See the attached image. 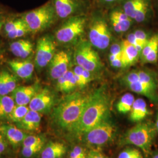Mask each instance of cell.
<instances>
[{"mask_svg": "<svg viewBox=\"0 0 158 158\" xmlns=\"http://www.w3.org/2000/svg\"><path fill=\"white\" fill-rule=\"evenodd\" d=\"M115 133V125L107 117L83 135L84 140L88 145L100 147L111 141Z\"/></svg>", "mask_w": 158, "mask_h": 158, "instance_id": "52a82bcc", "label": "cell"}, {"mask_svg": "<svg viewBox=\"0 0 158 158\" xmlns=\"http://www.w3.org/2000/svg\"><path fill=\"white\" fill-rule=\"evenodd\" d=\"M40 114V113L30 110L21 121L16 123L17 127L21 130L28 132L38 131L40 129L41 122Z\"/></svg>", "mask_w": 158, "mask_h": 158, "instance_id": "d6986e66", "label": "cell"}, {"mask_svg": "<svg viewBox=\"0 0 158 158\" xmlns=\"http://www.w3.org/2000/svg\"><path fill=\"white\" fill-rule=\"evenodd\" d=\"M6 23V17L2 14V12H0V31H1L3 25H4Z\"/></svg>", "mask_w": 158, "mask_h": 158, "instance_id": "7dc6e473", "label": "cell"}, {"mask_svg": "<svg viewBox=\"0 0 158 158\" xmlns=\"http://www.w3.org/2000/svg\"><path fill=\"white\" fill-rule=\"evenodd\" d=\"M0 132L6 141L14 147H18L23 143L27 136V134L17 126L9 124L0 125Z\"/></svg>", "mask_w": 158, "mask_h": 158, "instance_id": "e0dca14e", "label": "cell"}, {"mask_svg": "<svg viewBox=\"0 0 158 158\" xmlns=\"http://www.w3.org/2000/svg\"><path fill=\"white\" fill-rule=\"evenodd\" d=\"M56 49L55 38L51 35L40 37L37 42L34 59L35 67L39 71L45 68L55 56Z\"/></svg>", "mask_w": 158, "mask_h": 158, "instance_id": "9c48e42d", "label": "cell"}, {"mask_svg": "<svg viewBox=\"0 0 158 158\" xmlns=\"http://www.w3.org/2000/svg\"><path fill=\"white\" fill-rule=\"evenodd\" d=\"M56 103V96L53 91L44 88L40 90L34 96L29 104L31 110L40 114L49 113Z\"/></svg>", "mask_w": 158, "mask_h": 158, "instance_id": "8fae6325", "label": "cell"}, {"mask_svg": "<svg viewBox=\"0 0 158 158\" xmlns=\"http://www.w3.org/2000/svg\"><path fill=\"white\" fill-rule=\"evenodd\" d=\"M156 130H158V114L157 115V118H156Z\"/></svg>", "mask_w": 158, "mask_h": 158, "instance_id": "681fc988", "label": "cell"}, {"mask_svg": "<svg viewBox=\"0 0 158 158\" xmlns=\"http://www.w3.org/2000/svg\"><path fill=\"white\" fill-rule=\"evenodd\" d=\"M123 0H97L98 3L102 6H108L114 5L116 3L121 2Z\"/></svg>", "mask_w": 158, "mask_h": 158, "instance_id": "f6af8a7d", "label": "cell"}, {"mask_svg": "<svg viewBox=\"0 0 158 158\" xmlns=\"http://www.w3.org/2000/svg\"><path fill=\"white\" fill-rule=\"evenodd\" d=\"M10 48L12 53L21 59H28L34 52V45L29 40L14 41L11 44Z\"/></svg>", "mask_w": 158, "mask_h": 158, "instance_id": "ffe728a7", "label": "cell"}, {"mask_svg": "<svg viewBox=\"0 0 158 158\" xmlns=\"http://www.w3.org/2000/svg\"><path fill=\"white\" fill-rule=\"evenodd\" d=\"M139 151L135 148H128L119 153L118 158H134Z\"/></svg>", "mask_w": 158, "mask_h": 158, "instance_id": "f35d334b", "label": "cell"}, {"mask_svg": "<svg viewBox=\"0 0 158 158\" xmlns=\"http://www.w3.org/2000/svg\"><path fill=\"white\" fill-rule=\"evenodd\" d=\"M1 11H2V10H1V7H0V12H2Z\"/></svg>", "mask_w": 158, "mask_h": 158, "instance_id": "db71d44e", "label": "cell"}, {"mask_svg": "<svg viewBox=\"0 0 158 158\" xmlns=\"http://www.w3.org/2000/svg\"><path fill=\"white\" fill-rule=\"evenodd\" d=\"M120 7L133 21L138 23L148 19L153 12L152 0H123Z\"/></svg>", "mask_w": 158, "mask_h": 158, "instance_id": "30bf717a", "label": "cell"}, {"mask_svg": "<svg viewBox=\"0 0 158 158\" xmlns=\"http://www.w3.org/2000/svg\"><path fill=\"white\" fill-rule=\"evenodd\" d=\"M15 105L12 97L0 96V120L7 119Z\"/></svg>", "mask_w": 158, "mask_h": 158, "instance_id": "484cf974", "label": "cell"}, {"mask_svg": "<svg viewBox=\"0 0 158 158\" xmlns=\"http://www.w3.org/2000/svg\"><path fill=\"white\" fill-rule=\"evenodd\" d=\"M4 82L6 83V87L9 91L10 93H12L17 88V76L9 73L6 70L2 71Z\"/></svg>", "mask_w": 158, "mask_h": 158, "instance_id": "f1b7e54d", "label": "cell"}, {"mask_svg": "<svg viewBox=\"0 0 158 158\" xmlns=\"http://www.w3.org/2000/svg\"><path fill=\"white\" fill-rule=\"evenodd\" d=\"M155 4L157 6V8L158 9V0H155Z\"/></svg>", "mask_w": 158, "mask_h": 158, "instance_id": "f907efd6", "label": "cell"}, {"mask_svg": "<svg viewBox=\"0 0 158 158\" xmlns=\"http://www.w3.org/2000/svg\"><path fill=\"white\" fill-rule=\"evenodd\" d=\"M66 151L67 147L62 142H50L42 149L41 158H62Z\"/></svg>", "mask_w": 158, "mask_h": 158, "instance_id": "603a6c76", "label": "cell"}, {"mask_svg": "<svg viewBox=\"0 0 158 158\" xmlns=\"http://www.w3.org/2000/svg\"><path fill=\"white\" fill-rule=\"evenodd\" d=\"M109 60H110V62L111 63V65L114 68H124L121 57L115 56L113 55L110 54Z\"/></svg>", "mask_w": 158, "mask_h": 158, "instance_id": "60d3db41", "label": "cell"}, {"mask_svg": "<svg viewBox=\"0 0 158 158\" xmlns=\"http://www.w3.org/2000/svg\"><path fill=\"white\" fill-rule=\"evenodd\" d=\"M70 158H87V155L82 147L76 146L70 153Z\"/></svg>", "mask_w": 158, "mask_h": 158, "instance_id": "d590c367", "label": "cell"}, {"mask_svg": "<svg viewBox=\"0 0 158 158\" xmlns=\"http://www.w3.org/2000/svg\"><path fill=\"white\" fill-rule=\"evenodd\" d=\"M44 147V145H40L32 147H23L21 150L22 155L24 158H34L40 153Z\"/></svg>", "mask_w": 158, "mask_h": 158, "instance_id": "4dcf8cb0", "label": "cell"}, {"mask_svg": "<svg viewBox=\"0 0 158 158\" xmlns=\"http://www.w3.org/2000/svg\"><path fill=\"white\" fill-rule=\"evenodd\" d=\"M10 93L8 90L2 75V71L0 72V96H6Z\"/></svg>", "mask_w": 158, "mask_h": 158, "instance_id": "7bdbcfd3", "label": "cell"}, {"mask_svg": "<svg viewBox=\"0 0 158 158\" xmlns=\"http://www.w3.org/2000/svg\"><path fill=\"white\" fill-rule=\"evenodd\" d=\"M1 50H0V59H1Z\"/></svg>", "mask_w": 158, "mask_h": 158, "instance_id": "f5cc1de1", "label": "cell"}, {"mask_svg": "<svg viewBox=\"0 0 158 158\" xmlns=\"http://www.w3.org/2000/svg\"><path fill=\"white\" fill-rule=\"evenodd\" d=\"M109 107V98L104 91L98 90L92 94L73 132L76 134H84L107 118Z\"/></svg>", "mask_w": 158, "mask_h": 158, "instance_id": "7a4b0ae2", "label": "cell"}, {"mask_svg": "<svg viewBox=\"0 0 158 158\" xmlns=\"http://www.w3.org/2000/svg\"><path fill=\"white\" fill-rule=\"evenodd\" d=\"M153 158H158V153L155 154V155L153 156Z\"/></svg>", "mask_w": 158, "mask_h": 158, "instance_id": "816d5d0a", "label": "cell"}, {"mask_svg": "<svg viewBox=\"0 0 158 158\" xmlns=\"http://www.w3.org/2000/svg\"><path fill=\"white\" fill-rule=\"evenodd\" d=\"M134 33L135 34L136 39L144 46L146 45L147 42L150 38L148 34L142 30H136Z\"/></svg>", "mask_w": 158, "mask_h": 158, "instance_id": "ab89813d", "label": "cell"}, {"mask_svg": "<svg viewBox=\"0 0 158 158\" xmlns=\"http://www.w3.org/2000/svg\"><path fill=\"white\" fill-rule=\"evenodd\" d=\"M8 64L17 77L25 80L32 79L35 64L29 58L21 60H12L9 61Z\"/></svg>", "mask_w": 158, "mask_h": 158, "instance_id": "9a60e30c", "label": "cell"}, {"mask_svg": "<svg viewBox=\"0 0 158 158\" xmlns=\"http://www.w3.org/2000/svg\"><path fill=\"white\" fill-rule=\"evenodd\" d=\"M40 89L38 84L17 87L12 93L11 97L16 105L28 106Z\"/></svg>", "mask_w": 158, "mask_h": 158, "instance_id": "2e32d148", "label": "cell"}, {"mask_svg": "<svg viewBox=\"0 0 158 158\" xmlns=\"http://www.w3.org/2000/svg\"><path fill=\"white\" fill-rule=\"evenodd\" d=\"M30 33L37 34L49 28L57 16L52 1L24 14L23 15Z\"/></svg>", "mask_w": 158, "mask_h": 158, "instance_id": "3957f363", "label": "cell"}, {"mask_svg": "<svg viewBox=\"0 0 158 158\" xmlns=\"http://www.w3.org/2000/svg\"><path fill=\"white\" fill-rule=\"evenodd\" d=\"M139 80L138 71H133L130 72L124 77V81L127 85L138 81Z\"/></svg>", "mask_w": 158, "mask_h": 158, "instance_id": "74e56055", "label": "cell"}, {"mask_svg": "<svg viewBox=\"0 0 158 158\" xmlns=\"http://www.w3.org/2000/svg\"><path fill=\"white\" fill-rule=\"evenodd\" d=\"M140 58L145 63H154L158 59V32L153 35L143 48Z\"/></svg>", "mask_w": 158, "mask_h": 158, "instance_id": "ac0fdd59", "label": "cell"}, {"mask_svg": "<svg viewBox=\"0 0 158 158\" xmlns=\"http://www.w3.org/2000/svg\"><path fill=\"white\" fill-rule=\"evenodd\" d=\"M135 100V97L133 94L131 93L125 94L121 97L116 105L117 111L122 114L130 113Z\"/></svg>", "mask_w": 158, "mask_h": 158, "instance_id": "4316f807", "label": "cell"}, {"mask_svg": "<svg viewBox=\"0 0 158 158\" xmlns=\"http://www.w3.org/2000/svg\"><path fill=\"white\" fill-rule=\"evenodd\" d=\"M139 74V81H141L142 83L149 85V86L152 87L153 89H156V84L154 78L152 76V75L145 71L140 70L138 71Z\"/></svg>", "mask_w": 158, "mask_h": 158, "instance_id": "836d02e7", "label": "cell"}, {"mask_svg": "<svg viewBox=\"0 0 158 158\" xmlns=\"http://www.w3.org/2000/svg\"><path fill=\"white\" fill-rule=\"evenodd\" d=\"M56 80L57 89L61 92L68 93L77 87L73 71L70 70Z\"/></svg>", "mask_w": 158, "mask_h": 158, "instance_id": "cb8c5ba5", "label": "cell"}, {"mask_svg": "<svg viewBox=\"0 0 158 158\" xmlns=\"http://www.w3.org/2000/svg\"><path fill=\"white\" fill-rule=\"evenodd\" d=\"M26 23H25V21L23 19L22 17L8 21L5 23V24H4L5 32L6 34H7L11 31L16 29L23 27V25H24Z\"/></svg>", "mask_w": 158, "mask_h": 158, "instance_id": "d6a6232c", "label": "cell"}, {"mask_svg": "<svg viewBox=\"0 0 158 158\" xmlns=\"http://www.w3.org/2000/svg\"><path fill=\"white\" fill-rule=\"evenodd\" d=\"M30 33L28 27L27 25H24L23 27L16 29L12 31H11L7 34H6V36L10 39H17L25 36L26 34Z\"/></svg>", "mask_w": 158, "mask_h": 158, "instance_id": "e575fe53", "label": "cell"}, {"mask_svg": "<svg viewBox=\"0 0 158 158\" xmlns=\"http://www.w3.org/2000/svg\"><path fill=\"white\" fill-rule=\"evenodd\" d=\"M121 44H114L110 48V54L115 56L121 57Z\"/></svg>", "mask_w": 158, "mask_h": 158, "instance_id": "b9f144b4", "label": "cell"}, {"mask_svg": "<svg viewBox=\"0 0 158 158\" xmlns=\"http://www.w3.org/2000/svg\"><path fill=\"white\" fill-rule=\"evenodd\" d=\"M57 16L61 19L79 15L86 8L87 3L85 0H53Z\"/></svg>", "mask_w": 158, "mask_h": 158, "instance_id": "7c38bea8", "label": "cell"}, {"mask_svg": "<svg viewBox=\"0 0 158 158\" xmlns=\"http://www.w3.org/2000/svg\"><path fill=\"white\" fill-rule=\"evenodd\" d=\"M7 148V141L0 132V154L2 153Z\"/></svg>", "mask_w": 158, "mask_h": 158, "instance_id": "bcb514c9", "label": "cell"}, {"mask_svg": "<svg viewBox=\"0 0 158 158\" xmlns=\"http://www.w3.org/2000/svg\"><path fill=\"white\" fill-rule=\"evenodd\" d=\"M45 139L42 136L27 135L23 141V147H32L45 145Z\"/></svg>", "mask_w": 158, "mask_h": 158, "instance_id": "f546056e", "label": "cell"}, {"mask_svg": "<svg viewBox=\"0 0 158 158\" xmlns=\"http://www.w3.org/2000/svg\"><path fill=\"white\" fill-rule=\"evenodd\" d=\"M91 95L76 92L64 97L53 109L52 117L55 124L63 130L73 131Z\"/></svg>", "mask_w": 158, "mask_h": 158, "instance_id": "6da1fadb", "label": "cell"}, {"mask_svg": "<svg viewBox=\"0 0 158 158\" xmlns=\"http://www.w3.org/2000/svg\"><path fill=\"white\" fill-rule=\"evenodd\" d=\"M72 56L68 51L56 52L48 65V74L52 80H57L66 73L69 70Z\"/></svg>", "mask_w": 158, "mask_h": 158, "instance_id": "4fadbf2b", "label": "cell"}, {"mask_svg": "<svg viewBox=\"0 0 158 158\" xmlns=\"http://www.w3.org/2000/svg\"><path fill=\"white\" fill-rule=\"evenodd\" d=\"M83 70L84 69L77 64H76V66L74 68L73 70L75 79L77 82V87H79L80 88L84 87L85 85L88 84V83L84 77Z\"/></svg>", "mask_w": 158, "mask_h": 158, "instance_id": "1f68e13d", "label": "cell"}, {"mask_svg": "<svg viewBox=\"0 0 158 158\" xmlns=\"http://www.w3.org/2000/svg\"><path fill=\"white\" fill-rule=\"evenodd\" d=\"M121 59L124 68L134 64L140 57L141 53L139 51L127 40L121 43Z\"/></svg>", "mask_w": 158, "mask_h": 158, "instance_id": "44dd1931", "label": "cell"}, {"mask_svg": "<svg viewBox=\"0 0 158 158\" xmlns=\"http://www.w3.org/2000/svg\"><path fill=\"white\" fill-rule=\"evenodd\" d=\"M155 136V127L149 123H142L127 132L123 142L125 143L135 145L148 154L150 152Z\"/></svg>", "mask_w": 158, "mask_h": 158, "instance_id": "277c9868", "label": "cell"}, {"mask_svg": "<svg viewBox=\"0 0 158 158\" xmlns=\"http://www.w3.org/2000/svg\"><path fill=\"white\" fill-rule=\"evenodd\" d=\"M130 119L132 122H140L150 114L147 102L142 98L135 100L130 111Z\"/></svg>", "mask_w": 158, "mask_h": 158, "instance_id": "7402d4cb", "label": "cell"}, {"mask_svg": "<svg viewBox=\"0 0 158 158\" xmlns=\"http://www.w3.org/2000/svg\"><path fill=\"white\" fill-rule=\"evenodd\" d=\"M74 57L76 64L91 72L100 70L102 63L100 56L90 42H81L77 46Z\"/></svg>", "mask_w": 158, "mask_h": 158, "instance_id": "ba28073f", "label": "cell"}, {"mask_svg": "<svg viewBox=\"0 0 158 158\" xmlns=\"http://www.w3.org/2000/svg\"><path fill=\"white\" fill-rule=\"evenodd\" d=\"M127 40L130 42V44L134 46L137 49V50L139 51V52L141 53L143 49V48L144 47V45L136 39L134 32L131 33L128 35Z\"/></svg>", "mask_w": 158, "mask_h": 158, "instance_id": "8d00e7d4", "label": "cell"}, {"mask_svg": "<svg viewBox=\"0 0 158 158\" xmlns=\"http://www.w3.org/2000/svg\"><path fill=\"white\" fill-rule=\"evenodd\" d=\"M30 110L29 106L15 105L7 119L12 123H18L21 121Z\"/></svg>", "mask_w": 158, "mask_h": 158, "instance_id": "83f0119b", "label": "cell"}, {"mask_svg": "<svg viewBox=\"0 0 158 158\" xmlns=\"http://www.w3.org/2000/svg\"><path fill=\"white\" fill-rule=\"evenodd\" d=\"M89 38L91 45L100 50H105L110 44L111 34L106 21L100 14L96 13L93 15Z\"/></svg>", "mask_w": 158, "mask_h": 158, "instance_id": "8992f818", "label": "cell"}, {"mask_svg": "<svg viewBox=\"0 0 158 158\" xmlns=\"http://www.w3.org/2000/svg\"><path fill=\"white\" fill-rule=\"evenodd\" d=\"M87 158H108L105 155L97 150H91L87 155Z\"/></svg>", "mask_w": 158, "mask_h": 158, "instance_id": "ee69618b", "label": "cell"}, {"mask_svg": "<svg viewBox=\"0 0 158 158\" xmlns=\"http://www.w3.org/2000/svg\"><path fill=\"white\" fill-rule=\"evenodd\" d=\"M109 18L114 30L117 33H123L128 31L133 22L120 6L111 10Z\"/></svg>", "mask_w": 158, "mask_h": 158, "instance_id": "5bb4252c", "label": "cell"}, {"mask_svg": "<svg viewBox=\"0 0 158 158\" xmlns=\"http://www.w3.org/2000/svg\"><path fill=\"white\" fill-rule=\"evenodd\" d=\"M134 158H142V156L141 153L140 151H139L137 153V154L135 156H134Z\"/></svg>", "mask_w": 158, "mask_h": 158, "instance_id": "c3c4849f", "label": "cell"}, {"mask_svg": "<svg viewBox=\"0 0 158 158\" xmlns=\"http://www.w3.org/2000/svg\"><path fill=\"white\" fill-rule=\"evenodd\" d=\"M87 23V18L83 15H76L69 17L57 29L55 40L60 44H70L83 34Z\"/></svg>", "mask_w": 158, "mask_h": 158, "instance_id": "5b68a950", "label": "cell"}, {"mask_svg": "<svg viewBox=\"0 0 158 158\" xmlns=\"http://www.w3.org/2000/svg\"></svg>", "mask_w": 158, "mask_h": 158, "instance_id": "11a10c76", "label": "cell"}, {"mask_svg": "<svg viewBox=\"0 0 158 158\" xmlns=\"http://www.w3.org/2000/svg\"><path fill=\"white\" fill-rule=\"evenodd\" d=\"M128 86L131 90L136 93L146 96L153 102H156L158 100V97L156 94V89L140 81L128 84Z\"/></svg>", "mask_w": 158, "mask_h": 158, "instance_id": "d4e9b609", "label": "cell"}]
</instances>
